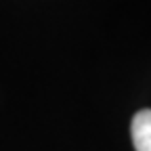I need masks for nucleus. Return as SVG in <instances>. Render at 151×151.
Segmentation results:
<instances>
[{
	"label": "nucleus",
	"mask_w": 151,
	"mask_h": 151,
	"mask_svg": "<svg viewBox=\"0 0 151 151\" xmlns=\"http://www.w3.org/2000/svg\"><path fill=\"white\" fill-rule=\"evenodd\" d=\"M130 134L137 151H151V109H143L132 118Z\"/></svg>",
	"instance_id": "1"
}]
</instances>
